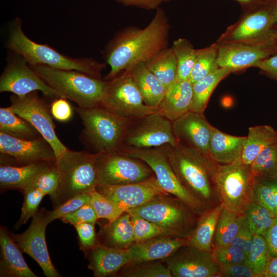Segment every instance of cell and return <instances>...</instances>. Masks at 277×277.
Listing matches in <instances>:
<instances>
[{"mask_svg": "<svg viewBox=\"0 0 277 277\" xmlns=\"http://www.w3.org/2000/svg\"><path fill=\"white\" fill-rule=\"evenodd\" d=\"M170 29L167 15L159 8L145 28L128 26L116 32L102 52L110 67L104 79L110 81L168 47Z\"/></svg>", "mask_w": 277, "mask_h": 277, "instance_id": "6da1fadb", "label": "cell"}, {"mask_svg": "<svg viewBox=\"0 0 277 277\" xmlns=\"http://www.w3.org/2000/svg\"><path fill=\"white\" fill-rule=\"evenodd\" d=\"M163 146L178 180L188 191L207 209L221 204L215 183L217 163L179 141L174 146Z\"/></svg>", "mask_w": 277, "mask_h": 277, "instance_id": "7a4b0ae2", "label": "cell"}, {"mask_svg": "<svg viewBox=\"0 0 277 277\" xmlns=\"http://www.w3.org/2000/svg\"><path fill=\"white\" fill-rule=\"evenodd\" d=\"M6 47L23 57L29 65H45L63 70H74L91 76L102 78L106 63H100L91 57H72L62 54L48 44L36 43L29 38L22 29L19 17L11 21L9 25Z\"/></svg>", "mask_w": 277, "mask_h": 277, "instance_id": "3957f363", "label": "cell"}, {"mask_svg": "<svg viewBox=\"0 0 277 277\" xmlns=\"http://www.w3.org/2000/svg\"><path fill=\"white\" fill-rule=\"evenodd\" d=\"M29 66L59 97L74 102L82 108L101 105L109 81L77 70L58 69L45 65Z\"/></svg>", "mask_w": 277, "mask_h": 277, "instance_id": "277c9868", "label": "cell"}, {"mask_svg": "<svg viewBox=\"0 0 277 277\" xmlns=\"http://www.w3.org/2000/svg\"><path fill=\"white\" fill-rule=\"evenodd\" d=\"M97 153L68 149L56 159L60 185L51 201L53 208L81 194L90 193L99 185L95 162Z\"/></svg>", "mask_w": 277, "mask_h": 277, "instance_id": "5b68a950", "label": "cell"}, {"mask_svg": "<svg viewBox=\"0 0 277 277\" xmlns=\"http://www.w3.org/2000/svg\"><path fill=\"white\" fill-rule=\"evenodd\" d=\"M126 212L138 215L161 227L166 235L188 238L195 227L199 214L179 198L165 194L155 196Z\"/></svg>", "mask_w": 277, "mask_h": 277, "instance_id": "8992f818", "label": "cell"}, {"mask_svg": "<svg viewBox=\"0 0 277 277\" xmlns=\"http://www.w3.org/2000/svg\"><path fill=\"white\" fill-rule=\"evenodd\" d=\"M82 120V136L95 153L120 150L125 129L130 120L121 117L102 105L74 108Z\"/></svg>", "mask_w": 277, "mask_h": 277, "instance_id": "52a82bcc", "label": "cell"}, {"mask_svg": "<svg viewBox=\"0 0 277 277\" xmlns=\"http://www.w3.org/2000/svg\"><path fill=\"white\" fill-rule=\"evenodd\" d=\"M255 176L250 165L241 160L227 165L218 164L215 183L224 208L239 215L244 214L252 202Z\"/></svg>", "mask_w": 277, "mask_h": 277, "instance_id": "ba28073f", "label": "cell"}, {"mask_svg": "<svg viewBox=\"0 0 277 277\" xmlns=\"http://www.w3.org/2000/svg\"><path fill=\"white\" fill-rule=\"evenodd\" d=\"M120 150L145 162L153 171L162 189L180 199L197 214L200 215L207 209L180 182L170 164L163 145L146 149L122 148Z\"/></svg>", "mask_w": 277, "mask_h": 277, "instance_id": "9c48e42d", "label": "cell"}, {"mask_svg": "<svg viewBox=\"0 0 277 277\" xmlns=\"http://www.w3.org/2000/svg\"><path fill=\"white\" fill-rule=\"evenodd\" d=\"M95 165L99 185L133 183L144 181L154 174L145 162L120 150L97 153Z\"/></svg>", "mask_w": 277, "mask_h": 277, "instance_id": "30bf717a", "label": "cell"}, {"mask_svg": "<svg viewBox=\"0 0 277 277\" xmlns=\"http://www.w3.org/2000/svg\"><path fill=\"white\" fill-rule=\"evenodd\" d=\"M101 105L129 120L156 112L154 108L145 103L129 70L109 81Z\"/></svg>", "mask_w": 277, "mask_h": 277, "instance_id": "8fae6325", "label": "cell"}, {"mask_svg": "<svg viewBox=\"0 0 277 277\" xmlns=\"http://www.w3.org/2000/svg\"><path fill=\"white\" fill-rule=\"evenodd\" d=\"M177 143L172 122L154 112L129 121L120 149H146L166 144L174 146Z\"/></svg>", "mask_w": 277, "mask_h": 277, "instance_id": "7c38bea8", "label": "cell"}, {"mask_svg": "<svg viewBox=\"0 0 277 277\" xmlns=\"http://www.w3.org/2000/svg\"><path fill=\"white\" fill-rule=\"evenodd\" d=\"M274 25L270 9L265 4L246 14L229 27L217 44L240 43L276 46Z\"/></svg>", "mask_w": 277, "mask_h": 277, "instance_id": "4fadbf2b", "label": "cell"}, {"mask_svg": "<svg viewBox=\"0 0 277 277\" xmlns=\"http://www.w3.org/2000/svg\"><path fill=\"white\" fill-rule=\"evenodd\" d=\"M11 110L30 123L51 145L56 159L67 148L57 137L50 106L41 97L37 91L23 96L12 94L10 97Z\"/></svg>", "mask_w": 277, "mask_h": 277, "instance_id": "5bb4252c", "label": "cell"}, {"mask_svg": "<svg viewBox=\"0 0 277 277\" xmlns=\"http://www.w3.org/2000/svg\"><path fill=\"white\" fill-rule=\"evenodd\" d=\"M40 91L46 97H59L30 67L21 55L10 51L7 65L0 76V92H9L19 96Z\"/></svg>", "mask_w": 277, "mask_h": 277, "instance_id": "9a60e30c", "label": "cell"}, {"mask_svg": "<svg viewBox=\"0 0 277 277\" xmlns=\"http://www.w3.org/2000/svg\"><path fill=\"white\" fill-rule=\"evenodd\" d=\"M47 210L42 208L32 217L29 227L22 233L10 235L21 250L37 263L47 277H60L61 274L53 265L46 242L45 231L49 222Z\"/></svg>", "mask_w": 277, "mask_h": 277, "instance_id": "2e32d148", "label": "cell"}, {"mask_svg": "<svg viewBox=\"0 0 277 277\" xmlns=\"http://www.w3.org/2000/svg\"><path fill=\"white\" fill-rule=\"evenodd\" d=\"M173 277H219V266L210 252L185 245L161 260Z\"/></svg>", "mask_w": 277, "mask_h": 277, "instance_id": "e0dca14e", "label": "cell"}, {"mask_svg": "<svg viewBox=\"0 0 277 277\" xmlns=\"http://www.w3.org/2000/svg\"><path fill=\"white\" fill-rule=\"evenodd\" d=\"M95 190L125 212L144 204L155 196L169 194L162 189L154 174L144 181L133 183L121 185H99Z\"/></svg>", "mask_w": 277, "mask_h": 277, "instance_id": "ac0fdd59", "label": "cell"}, {"mask_svg": "<svg viewBox=\"0 0 277 277\" xmlns=\"http://www.w3.org/2000/svg\"><path fill=\"white\" fill-rule=\"evenodd\" d=\"M0 152L13 159L15 166L56 160L53 148L43 136L27 140L0 132Z\"/></svg>", "mask_w": 277, "mask_h": 277, "instance_id": "d6986e66", "label": "cell"}, {"mask_svg": "<svg viewBox=\"0 0 277 277\" xmlns=\"http://www.w3.org/2000/svg\"><path fill=\"white\" fill-rule=\"evenodd\" d=\"M276 53L277 47L274 46L240 43L218 45V63L220 67L236 72L255 67L260 61Z\"/></svg>", "mask_w": 277, "mask_h": 277, "instance_id": "ffe728a7", "label": "cell"}, {"mask_svg": "<svg viewBox=\"0 0 277 277\" xmlns=\"http://www.w3.org/2000/svg\"><path fill=\"white\" fill-rule=\"evenodd\" d=\"M211 127L204 113L191 111L172 122L173 131L177 141L207 156H209Z\"/></svg>", "mask_w": 277, "mask_h": 277, "instance_id": "44dd1931", "label": "cell"}, {"mask_svg": "<svg viewBox=\"0 0 277 277\" xmlns=\"http://www.w3.org/2000/svg\"><path fill=\"white\" fill-rule=\"evenodd\" d=\"M88 268L94 277L113 275L123 266L131 262L129 249H120L97 244L85 256Z\"/></svg>", "mask_w": 277, "mask_h": 277, "instance_id": "7402d4cb", "label": "cell"}, {"mask_svg": "<svg viewBox=\"0 0 277 277\" xmlns=\"http://www.w3.org/2000/svg\"><path fill=\"white\" fill-rule=\"evenodd\" d=\"M0 276L37 277L26 262L22 251L6 226L0 227Z\"/></svg>", "mask_w": 277, "mask_h": 277, "instance_id": "603a6c76", "label": "cell"}, {"mask_svg": "<svg viewBox=\"0 0 277 277\" xmlns=\"http://www.w3.org/2000/svg\"><path fill=\"white\" fill-rule=\"evenodd\" d=\"M187 243L188 238L168 235H160L136 242L129 248L131 262L162 260L170 256L179 248L187 245Z\"/></svg>", "mask_w": 277, "mask_h": 277, "instance_id": "cb8c5ba5", "label": "cell"}, {"mask_svg": "<svg viewBox=\"0 0 277 277\" xmlns=\"http://www.w3.org/2000/svg\"><path fill=\"white\" fill-rule=\"evenodd\" d=\"M192 100V84L176 81L167 89L156 112L173 122L189 111Z\"/></svg>", "mask_w": 277, "mask_h": 277, "instance_id": "d4e9b609", "label": "cell"}, {"mask_svg": "<svg viewBox=\"0 0 277 277\" xmlns=\"http://www.w3.org/2000/svg\"><path fill=\"white\" fill-rule=\"evenodd\" d=\"M245 138L224 133L212 126L209 156L220 165L229 164L240 160Z\"/></svg>", "mask_w": 277, "mask_h": 277, "instance_id": "484cf974", "label": "cell"}, {"mask_svg": "<svg viewBox=\"0 0 277 277\" xmlns=\"http://www.w3.org/2000/svg\"><path fill=\"white\" fill-rule=\"evenodd\" d=\"M135 243L131 216L127 212L102 226L97 233V244L109 247L126 249Z\"/></svg>", "mask_w": 277, "mask_h": 277, "instance_id": "4316f807", "label": "cell"}, {"mask_svg": "<svg viewBox=\"0 0 277 277\" xmlns=\"http://www.w3.org/2000/svg\"><path fill=\"white\" fill-rule=\"evenodd\" d=\"M54 161L43 162L22 166L1 165V192L12 189H17L22 192Z\"/></svg>", "mask_w": 277, "mask_h": 277, "instance_id": "83f0119b", "label": "cell"}, {"mask_svg": "<svg viewBox=\"0 0 277 277\" xmlns=\"http://www.w3.org/2000/svg\"><path fill=\"white\" fill-rule=\"evenodd\" d=\"M128 70L145 103L156 111L166 93L165 87L144 63L138 64Z\"/></svg>", "mask_w": 277, "mask_h": 277, "instance_id": "f1b7e54d", "label": "cell"}, {"mask_svg": "<svg viewBox=\"0 0 277 277\" xmlns=\"http://www.w3.org/2000/svg\"><path fill=\"white\" fill-rule=\"evenodd\" d=\"M223 208L221 203L199 215L195 227L188 237L187 245L211 253L216 226Z\"/></svg>", "mask_w": 277, "mask_h": 277, "instance_id": "f546056e", "label": "cell"}, {"mask_svg": "<svg viewBox=\"0 0 277 277\" xmlns=\"http://www.w3.org/2000/svg\"><path fill=\"white\" fill-rule=\"evenodd\" d=\"M276 141L277 130L271 126L250 127L243 143L242 162L245 164L251 165L265 148Z\"/></svg>", "mask_w": 277, "mask_h": 277, "instance_id": "4dcf8cb0", "label": "cell"}, {"mask_svg": "<svg viewBox=\"0 0 277 277\" xmlns=\"http://www.w3.org/2000/svg\"><path fill=\"white\" fill-rule=\"evenodd\" d=\"M233 70L220 67L202 79L192 84V100L190 111L204 113L213 91L224 78Z\"/></svg>", "mask_w": 277, "mask_h": 277, "instance_id": "1f68e13d", "label": "cell"}, {"mask_svg": "<svg viewBox=\"0 0 277 277\" xmlns=\"http://www.w3.org/2000/svg\"><path fill=\"white\" fill-rule=\"evenodd\" d=\"M144 63L166 89L176 81L177 64L171 47L161 50Z\"/></svg>", "mask_w": 277, "mask_h": 277, "instance_id": "d6a6232c", "label": "cell"}, {"mask_svg": "<svg viewBox=\"0 0 277 277\" xmlns=\"http://www.w3.org/2000/svg\"><path fill=\"white\" fill-rule=\"evenodd\" d=\"M0 132L27 140L42 136L30 123L14 113L9 106L0 108Z\"/></svg>", "mask_w": 277, "mask_h": 277, "instance_id": "836d02e7", "label": "cell"}, {"mask_svg": "<svg viewBox=\"0 0 277 277\" xmlns=\"http://www.w3.org/2000/svg\"><path fill=\"white\" fill-rule=\"evenodd\" d=\"M243 215L237 214L223 208L216 226L212 249L231 243L240 230Z\"/></svg>", "mask_w": 277, "mask_h": 277, "instance_id": "e575fe53", "label": "cell"}, {"mask_svg": "<svg viewBox=\"0 0 277 277\" xmlns=\"http://www.w3.org/2000/svg\"><path fill=\"white\" fill-rule=\"evenodd\" d=\"M171 48L177 64L176 81L189 80L197 55V49L194 48L187 39L179 38L173 41Z\"/></svg>", "mask_w": 277, "mask_h": 277, "instance_id": "d590c367", "label": "cell"}, {"mask_svg": "<svg viewBox=\"0 0 277 277\" xmlns=\"http://www.w3.org/2000/svg\"><path fill=\"white\" fill-rule=\"evenodd\" d=\"M115 277H173L161 260L130 262L121 268Z\"/></svg>", "mask_w": 277, "mask_h": 277, "instance_id": "8d00e7d4", "label": "cell"}, {"mask_svg": "<svg viewBox=\"0 0 277 277\" xmlns=\"http://www.w3.org/2000/svg\"><path fill=\"white\" fill-rule=\"evenodd\" d=\"M220 67L218 63V45L197 49V55L189 81L194 83L214 72Z\"/></svg>", "mask_w": 277, "mask_h": 277, "instance_id": "74e56055", "label": "cell"}, {"mask_svg": "<svg viewBox=\"0 0 277 277\" xmlns=\"http://www.w3.org/2000/svg\"><path fill=\"white\" fill-rule=\"evenodd\" d=\"M250 165L255 177L277 176V141L265 148Z\"/></svg>", "mask_w": 277, "mask_h": 277, "instance_id": "f35d334b", "label": "cell"}, {"mask_svg": "<svg viewBox=\"0 0 277 277\" xmlns=\"http://www.w3.org/2000/svg\"><path fill=\"white\" fill-rule=\"evenodd\" d=\"M270 258L268 245L264 236L254 234L246 265L252 269L258 277H263Z\"/></svg>", "mask_w": 277, "mask_h": 277, "instance_id": "ab89813d", "label": "cell"}, {"mask_svg": "<svg viewBox=\"0 0 277 277\" xmlns=\"http://www.w3.org/2000/svg\"><path fill=\"white\" fill-rule=\"evenodd\" d=\"M244 215L253 234L262 235L275 217L267 209L253 202L248 205Z\"/></svg>", "mask_w": 277, "mask_h": 277, "instance_id": "60d3db41", "label": "cell"}, {"mask_svg": "<svg viewBox=\"0 0 277 277\" xmlns=\"http://www.w3.org/2000/svg\"><path fill=\"white\" fill-rule=\"evenodd\" d=\"M56 160L29 185L39 190L45 195H49L51 201L55 197L60 185V174Z\"/></svg>", "mask_w": 277, "mask_h": 277, "instance_id": "b9f144b4", "label": "cell"}, {"mask_svg": "<svg viewBox=\"0 0 277 277\" xmlns=\"http://www.w3.org/2000/svg\"><path fill=\"white\" fill-rule=\"evenodd\" d=\"M24 200L20 218L13 228L17 230L36 213L39 205L45 195L38 189L29 185L22 192Z\"/></svg>", "mask_w": 277, "mask_h": 277, "instance_id": "7bdbcfd3", "label": "cell"}, {"mask_svg": "<svg viewBox=\"0 0 277 277\" xmlns=\"http://www.w3.org/2000/svg\"><path fill=\"white\" fill-rule=\"evenodd\" d=\"M90 203L98 219H105L108 222L119 217L125 211L112 201L96 190L90 193Z\"/></svg>", "mask_w": 277, "mask_h": 277, "instance_id": "ee69618b", "label": "cell"}, {"mask_svg": "<svg viewBox=\"0 0 277 277\" xmlns=\"http://www.w3.org/2000/svg\"><path fill=\"white\" fill-rule=\"evenodd\" d=\"M252 202L267 209L274 216H276V205L273 192L265 178L255 176Z\"/></svg>", "mask_w": 277, "mask_h": 277, "instance_id": "f6af8a7d", "label": "cell"}, {"mask_svg": "<svg viewBox=\"0 0 277 277\" xmlns=\"http://www.w3.org/2000/svg\"><path fill=\"white\" fill-rule=\"evenodd\" d=\"M130 214L135 243L160 235H166L164 230L155 223L138 215Z\"/></svg>", "mask_w": 277, "mask_h": 277, "instance_id": "bcb514c9", "label": "cell"}, {"mask_svg": "<svg viewBox=\"0 0 277 277\" xmlns=\"http://www.w3.org/2000/svg\"><path fill=\"white\" fill-rule=\"evenodd\" d=\"M211 254L214 261L222 264L246 265L248 257L244 251L231 244L213 248Z\"/></svg>", "mask_w": 277, "mask_h": 277, "instance_id": "7dc6e473", "label": "cell"}, {"mask_svg": "<svg viewBox=\"0 0 277 277\" xmlns=\"http://www.w3.org/2000/svg\"><path fill=\"white\" fill-rule=\"evenodd\" d=\"M90 193L78 194L54 207L53 210H47V216L49 223L56 219H60L64 215L72 212L85 204L90 203Z\"/></svg>", "mask_w": 277, "mask_h": 277, "instance_id": "c3c4849f", "label": "cell"}, {"mask_svg": "<svg viewBox=\"0 0 277 277\" xmlns=\"http://www.w3.org/2000/svg\"><path fill=\"white\" fill-rule=\"evenodd\" d=\"M95 223H82L74 227L78 235L80 249L85 256L97 244Z\"/></svg>", "mask_w": 277, "mask_h": 277, "instance_id": "681fc988", "label": "cell"}, {"mask_svg": "<svg viewBox=\"0 0 277 277\" xmlns=\"http://www.w3.org/2000/svg\"><path fill=\"white\" fill-rule=\"evenodd\" d=\"M98 216L90 203H87L75 211L68 213L60 219L65 223L73 226L82 223H96Z\"/></svg>", "mask_w": 277, "mask_h": 277, "instance_id": "f907efd6", "label": "cell"}, {"mask_svg": "<svg viewBox=\"0 0 277 277\" xmlns=\"http://www.w3.org/2000/svg\"><path fill=\"white\" fill-rule=\"evenodd\" d=\"M253 236V233L244 214L240 230L230 244L244 251L248 256L252 248Z\"/></svg>", "mask_w": 277, "mask_h": 277, "instance_id": "816d5d0a", "label": "cell"}, {"mask_svg": "<svg viewBox=\"0 0 277 277\" xmlns=\"http://www.w3.org/2000/svg\"><path fill=\"white\" fill-rule=\"evenodd\" d=\"M51 114L53 118L61 122L69 121L73 115V109L66 98H55L50 106Z\"/></svg>", "mask_w": 277, "mask_h": 277, "instance_id": "f5cc1de1", "label": "cell"}, {"mask_svg": "<svg viewBox=\"0 0 277 277\" xmlns=\"http://www.w3.org/2000/svg\"><path fill=\"white\" fill-rule=\"evenodd\" d=\"M218 264L221 277H258L252 269L244 264Z\"/></svg>", "mask_w": 277, "mask_h": 277, "instance_id": "db71d44e", "label": "cell"}, {"mask_svg": "<svg viewBox=\"0 0 277 277\" xmlns=\"http://www.w3.org/2000/svg\"><path fill=\"white\" fill-rule=\"evenodd\" d=\"M262 235L267 242L270 256H277V216Z\"/></svg>", "mask_w": 277, "mask_h": 277, "instance_id": "11a10c76", "label": "cell"}, {"mask_svg": "<svg viewBox=\"0 0 277 277\" xmlns=\"http://www.w3.org/2000/svg\"><path fill=\"white\" fill-rule=\"evenodd\" d=\"M125 6L134 7L145 10H154L160 8L164 3L171 0H115Z\"/></svg>", "mask_w": 277, "mask_h": 277, "instance_id": "9f6ffc18", "label": "cell"}, {"mask_svg": "<svg viewBox=\"0 0 277 277\" xmlns=\"http://www.w3.org/2000/svg\"><path fill=\"white\" fill-rule=\"evenodd\" d=\"M255 67L277 82V54H275L259 62Z\"/></svg>", "mask_w": 277, "mask_h": 277, "instance_id": "6f0895ef", "label": "cell"}, {"mask_svg": "<svg viewBox=\"0 0 277 277\" xmlns=\"http://www.w3.org/2000/svg\"><path fill=\"white\" fill-rule=\"evenodd\" d=\"M263 277H277V256H270Z\"/></svg>", "mask_w": 277, "mask_h": 277, "instance_id": "680465c9", "label": "cell"}, {"mask_svg": "<svg viewBox=\"0 0 277 277\" xmlns=\"http://www.w3.org/2000/svg\"><path fill=\"white\" fill-rule=\"evenodd\" d=\"M248 9H255L265 4L266 0H236Z\"/></svg>", "mask_w": 277, "mask_h": 277, "instance_id": "91938a15", "label": "cell"}, {"mask_svg": "<svg viewBox=\"0 0 277 277\" xmlns=\"http://www.w3.org/2000/svg\"><path fill=\"white\" fill-rule=\"evenodd\" d=\"M270 9L274 24L277 23V0H266L265 2Z\"/></svg>", "mask_w": 277, "mask_h": 277, "instance_id": "94428289", "label": "cell"}, {"mask_svg": "<svg viewBox=\"0 0 277 277\" xmlns=\"http://www.w3.org/2000/svg\"><path fill=\"white\" fill-rule=\"evenodd\" d=\"M270 186H271L274 196L276 205V216H277V176L271 178H265Z\"/></svg>", "mask_w": 277, "mask_h": 277, "instance_id": "6125c7cd", "label": "cell"}, {"mask_svg": "<svg viewBox=\"0 0 277 277\" xmlns=\"http://www.w3.org/2000/svg\"><path fill=\"white\" fill-rule=\"evenodd\" d=\"M273 31L275 36L276 46L277 47V23L274 25Z\"/></svg>", "mask_w": 277, "mask_h": 277, "instance_id": "be15d7a7", "label": "cell"}]
</instances>
